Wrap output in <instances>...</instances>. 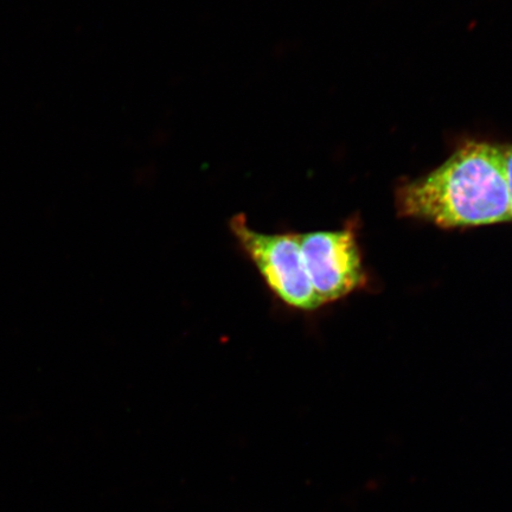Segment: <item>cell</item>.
<instances>
[{
    "instance_id": "6da1fadb",
    "label": "cell",
    "mask_w": 512,
    "mask_h": 512,
    "mask_svg": "<svg viewBox=\"0 0 512 512\" xmlns=\"http://www.w3.org/2000/svg\"><path fill=\"white\" fill-rule=\"evenodd\" d=\"M400 217L465 229L512 220L503 145L470 142L430 174L400 184Z\"/></svg>"
},
{
    "instance_id": "7a4b0ae2",
    "label": "cell",
    "mask_w": 512,
    "mask_h": 512,
    "mask_svg": "<svg viewBox=\"0 0 512 512\" xmlns=\"http://www.w3.org/2000/svg\"><path fill=\"white\" fill-rule=\"evenodd\" d=\"M229 228L241 253L278 302L302 312L322 307L306 271L299 234L258 232L243 215L230 220Z\"/></svg>"
},
{
    "instance_id": "3957f363",
    "label": "cell",
    "mask_w": 512,
    "mask_h": 512,
    "mask_svg": "<svg viewBox=\"0 0 512 512\" xmlns=\"http://www.w3.org/2000/svg\"><path fill=\"white\" fill-rule=\"evenodd\" d=\"M307 274L320 306L337 302L368 283L354 226L299 234Z\"/></svg>"
},
{
    "instance_id": "277c9868",
    "label": "cell",
    "mask_w": 512,
    "mask_h": 512,
    "mask_svg": "<svg viewBox=\"0 0 512 512\" xmlns=\"http://www.w3.org/2000/svg\"><path fill=\"white\" fill-rule=\"evenodd\" d=\"M505 174H507V183L510 198V210L512 217V145H503Z\"/></svg>"
}]
</instances>
